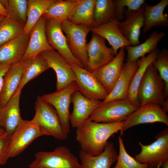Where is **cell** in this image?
Segmentation results:
<instances>
[{"label":"cell","instance_id":"obj_1","mask_svg":"<svg viewBox=\"0 0 168 168\" xmlns=\"http://www.w3.org/2000/svg\"><path fill=\"white\" fill-rule=\"evenodd\" d=\"M123 124L98 123L87 119L76 128V139L81 150L97 156L104 150L109 138L120 130Z\"/></svg>","mask_w":168,"mask_h":168},{"label":"cell","instance_id":"obj_2","mask_svg":"<svg viewBox=\"0 0 168 168\" xmlns=\"http://www.w3.org/2000/svg\"><path fill=\"white\" fill-rule=\"evenodd\" d=\"M165 83L152 63L147 68L138 88L137 97L140 105L152 103L159 105L167 112L168 99L165 94Z\"/></svg>","mask_w":168,"mask_h":168},{"label":"cell","instance_id":"obj_3","mask_svg":"<svg viewBox=\"0 0 168 168\" xmlns=\"http://www.w3.org/2000/svg\"><path fill=\"white\" fill-rule=\"evenodd\" d=\"M35 105V114L31 120L39 127L43 135L60 140L66 139L68 135L63 131L54 107L41 96L38 97Z\"/></svg>","mask_w":168,"mask_h":168},{"label":"cell","instance_id":"obj_4","mask_svg":"<svg viewBox=\"0 0 168 168\" xmlns=\"http://www.w3.org/2000/svg\"><path fill=\"white\" fill-rule=\"evenodd\" d=\"M139 106L133 104L127 98L111 100L101 104L88 119L98 123L122 122Z\"/></svg>","mask_w":168,"mask_h":168},{"label":"cell","instance_id":"obj_5","mask_svg":"<svg viewBox=\"0 0 168 168\" xmlns=\"http://www.w3.org/2000/svg\"><path fill=\"white\" fill-rule=\"evenodd\" d=\"M29 168H82L78 158L67 147H57L51 152H39Z\"/></svg>","mask_w":168,"mask_h":168},{"label":"cell","instance_id":"obj_6","mask_svg":"<svg viewBox=\"0 0 168 168\" xmlns=\"http://www.w3.org/2000/svg\"><path fill=\"white\" fill-rule=\"evenodd\" d=\"M63 32L65 35L68 48L73 56L86 69L88 57L86 50V37L91 27L76 25L68 21L61 23Z\"/></svg>","mask_w":168,"mask_h":168},{"label":"cell","instance_id":"obj_7","mask_svg":"<svg viewBox=\"0 0 168 168\" xmlns=\"http://www.w3.org/2000/svg\"><path fill=\"white\" fill-rule=\"evenodd\" d=\"M155 138L154 141L147 145L139 142L141 151L134 158L139 162L147 165L148 168H157L168 161V128L158 134Z\"/></svg>","mask_w":168,"mask_h":168},{"label":"cell","instance_id":"obj_8","mask_svg":"<svg viewBox=\"0 0 168 168\" xmlns=\"http://www.w3.org/2000/svg\"><path fill=\"white\" fill-rule=\"evenodd\" d=\"M77 91L78 88L74 82L61 90L41 96L44 100L54 107L63 131L68 135L70 132L69 107L71 96Z\"/></svg>","mask_w":168,"mask_h":168},{"label":"cell","instance_id":"obj_9","mask_svg":"<svg viewBox=\"0 0 168 168\" xmlns=\"http://www.w3.org/2000/svg\"><path fill=\"white\" fill-rule=\"evenodd\" d=\"M161 122L168 126L167 112L159 104L150 103L140 105L138 108L123 121L120 134L128 128L142 124Z\"/></svg>","mask_w":168,"mask_h":168},{"label":"cell","instance_id":"obj_10","mask_svg":"<svg viewBox=\"0 0 168 168\" xmlns=\"http://www.w3.org/2000/svg\"><path fill=\"white\" fill-rule=\"evenodd\" d=\"M43 135L39 127L32 120H24L9 136L8 159L20 154L34 140Z\"/></svg>","mask_w":168,"mask_h":168},{"label":"cell","instance_id":"obj_11","mask_svg":"<svg viewBox=\"0 0 168 168\" xmlns=\"http://www.w3.org/2000/svg\"><path fill=\"white\" fill-rule=\"evenodd\" d=\"M76 77L78 91L91 100L102 101L108 93L92 72L74 63H70Z\"/></svg>","mask_w":168,"mask_h":168},{"label":"cell","instance_id":"obj_12","mask_svg":"<svg viewBox=\"0 0 168 168\" xmlns=\"http://www.w3.org/2000/svg\"><path fill=\"white\" fill-rule=\"evenodd\" d=\"M91 36L86 44L88 57L86 70L92 72L110 62L115 55L112 48L107 46L105 39L94 33Z\"/></svg>","mask_w":168,"mask_h":168},{"label":"cell","instance_id":"obj_13","mask_svg":"<svg viewBox=\"0 0 168 168\" xmlns=\"http://www.w3.org/2000/svg\"><path fill=\"white\" fill-rule=\"evenodd\" d=\"M40 55L55 71L57 77L56 91L63 89L71 83L75 82V74L70 64L54 49L46 51Z\"/></svg>","mask_w":168,"mask_h":168},{"label":"cell","instance_id":"obj_14","mask_svg":"<svg viewBox=\"0 0 168 168\" xmlns=\"http://www.w3.org/2000/svg\"><path fill=\"white\" fill-rule=\"evenodd\" d=\"M61 23L54 19L46 20L45 33L49 44L68 63H74L84 68L70 52L61 28Z\"/></svg>","mask_w":168,"mask_h":168},{"label":"cell","instance_id":"obj_15","mask_svg":"<svg viewBox=\"0 0 168 168\" xmlns=\"http://www.w3.org/2000/svg\"><path fill=\"white\" fill-rule=\"evenodd\" d=\"M125 57V49L124 47L121 48L110 62L92 72L108 94L119 77Z\"/></svg>","mask_w":168,"mask_h":168},{"label":"cell","instance_id":"obj_16","mask_svg":"<svg viewBox=\"0 0 168 168\" xmlns=\"http://www.w3.org/2000/svg\"><path fill=\"white\" fill-rule=\"evenodd\" d=\"M21 90H16L7 104L0 108V127L10 136L23 121L19 107Z\"/></svg>","mask_w":168,"mask_h":168},{"label":"cell","instance_id":"obj_17","mask_svg":"<svg viewBox=\"0 0 168 168\" xmlns=\"http://www.w3.org/2000/svg\"><path fill=\"white\" fill-rule=\"evenodd\" d=\"M71 102L73 104V109L70 114V124L73 128H76L88 119L101 105L102 101L88 99L77 91L72 94Z\"/></svg>","mask_w":168,"mask_h":168},{"label":"cell","instance_id":"obj_18","mask_svg":"<svg viewBox=\"0 0 168 168\" xmlns=\"http://www.w3.org/2000/svg\"><path fill=\"white\" fill-rule=\"evenodd\" d=\"M120 23L118 20L114 19L107 23L91 28V31L92 33L107 40L115 55L120 48L131 45L122 33L119 26Z\"/></svg>","mask_w":168,"mask_h":168},{"label":"cell","instance_id":"obj_19","mask_svg":"<svg viewBox=\"0 0 168 168\" xmlns=\"http://www.w3.org/2000/svg\"><path fill=\"white\" fill-rule=\"evenodd\" d=\"M46 20L42 16L31 30L24 55L21 61L54 49L49 44L45 33Z\"/></svg>","mask_w":168,"mask_h":168},{"label":"cell","instance_id":"obj_20","mask_svg":"<svg viewBox=\"0 0 168 168\" xmlns=\"http://www.w3.org/2000/svg\"><path fill=\"white\" fill-rule=\"evenodd\" d=\"M29 35L24 33L0 46V63L11 65L21 61L25 53Z\"/></svg>","mask_w":168,"mask_h":168},{"label":"cell","instance_id":"obj_21","mask_svg":"<svg viewBox=\"0 0 168 168\" xmlns=\"http://www.w3.org/2000/svg\"><path fill=\"white\" fill-rule=\"evenodd\" d=\"M79 155L82 168H111L118 156L114 144L111 142H108L103 151L97 156H92L81 150Z\"/></svg>","mask_w":168,"mask_h":168},{"label":"cell","instance_id":"obj_22","mask_svg":"<svg viewBox=\"0 0 168 168\" xmlns=\"http://www.w3.org/2000/svg\"><path fill=\"white\" fill-rule=\"evenodd\" d=\"M138 67L137 61L124 63L114 86L101 104L111 100L127 98L132 78Z\"/></svg>","mask_w":168,"mask_h":168},{"label":"cell","instance_id":"obj_23","mask_svg":"<svg viewBox=\"0 0 168 168\" xmlns=\"http://www.w3.org/2000/svg\"><path fill=\"white\" fill-rule=\"evenodd\" d=\"M144 4L136 11L125 12L126 19L122 22H120L119 26L121 31L131 46H136L140 44L139 37L141 29L144 25Z\"/></svg>","mask_w":168,"mask_h":168},{"label":"cell","instance_id":"obj_24","mask_svg":"<svg viewBox=\"0 0 168 168\" xmlns=\"http://www.w3.org/2000/svg\"><path fill=\"white\" fill-rule=\"evenodd\" d=\"M23 67L22 61L12 64L4 75L0 93V108L7 104L16 91L22 76Z\"/></svg>","mask_w":168,"mask_h":168},{"label":"cell","instance_id":"obj_25","mask_svg":"<svg viewBox=\"0 0 168 168\" xmlns=\"http://www.w3.org/2000/svg\"><path fill=\"white\" fill-rule=\"evenodd\" d=\"M83 0H55L47 8L43 16L61 22L69 21Z\"/></svg>","mask_w":168,"mask_h":168},{"label":"cell","instance_id":"obj_26","mask_svg":"<svg viewBox=\"0 0 168 168\" xmlns=\"http://www.w3.org/2000/svg\"><path fill=\"white\" fill-rule=\"evenodd\" d=\"M168 5V0H161L156 4L150 6L144 4V21L143 32L146 33L155 26H167L168 25V15L164 11Z\"/></svg>","mask_w":168,"mask_h":168},{"label":"cell","instance_id":"obj_27","mask_svg":"<svg viewBox=\"0 0 168 168\" xmlns=\"http://www.w3.org/2000/svg\"><path fill=\"white\" fill-rule=\"evenodd\" d=\"M163 32L154 31L142 43L136 46H128L124 47L127 52L126 62H136L139 58L147 53H150L157 48L158 42L164 36Z\"/></svg>","mask_w":168,"mask_h":168},{"label":"cell","instance_id":"obj_28","mask_svg":"<svg viewBox=\"0 0 168 168\" xmlns=\"http://www.w3.org/2000/svg\"><path fill=\"white\" fill-rule=\"evenodd\" d=\"M158 50L157 49L137 61L138 67L132 78L127 97L135 105H140L137 97L138 88L147 68L156 59Z\"/></svg>","mask_w":168,"mask_h":168},{"label":"cell","instance_id":"obj_29","mask_svg":"<svg viewBox=\"0 0 168 168\" xmlns=\"http://www.w3.org/2000/svg\"><path fill=\"white\" fill-rule=\"evenodd\" d=\"M24 67L22 76L16 90H22L28 82L49 68L46 62L40 54L22 61Z\"/></svg>","mask_w":168,"mask_h":168},{"label":"cell","instance_id":"obj_30","mask_svg":"<svg viewBox=\"0 0 168 168\" xmlns=\"http://www.w3.org/2000/svg\"><path fill=\"white\" fill-rule=\"evenodd\" d=\"M94 15V26L105 23L114 19L119 21L124 19L112 0H96Z\"/></svg>","mask_w":168,"mask_h":168},{"label":"cell","instance_id":"obj_31","mask_svg":"<svg viewBox=\"0 0 168 168\" xmlns=\"http://www.w3.org/2000/svg\"><path fill=\"white\" fill-rule=\"evenodd\" d=\"M55 0H28L27 20L24 33L29 35L33 28L47 8Z\"/></svg>","mask_w":168,"mask_h":168},{"label":"cell","instance_id":"obj_32","mask_svg":"<svg viewBox=\"0 0 168 168\" xmlns=\"http://www.w3.org/2000/svg\"><path fill=\"white\" fill-rule=\"evenodd\" d=\"M96 2V0H83L69 21L76 25L94 27V13Z\"/></svg>","mask_w":168,"mask_h":168},{"label":"cell","instance_id":"obj_33","mask_svg":"<svg viewBox=\"0 0 168 168\" xmlns=\"http://www.w3.org/2000/svg\"><path fill=\"white\" fill-rule=\"evenodd\" d=\"M12 20L24 26L27 20V0H0Z\"/></svg>","mask_w":168,"mask_h":168},{"label":"cell","instance_id":"obj_34","mask_svg":"<svg viewBox=\"0 0 168 168\" xmlns=\"http://www.w3.org/2000/svg\"><path fill=\"white\" fill-rule=\"evenodd\" d=\"M24 26L5 17L0 22V46L24 33Z\"/></svg>","mask_w":168,"mask_h":168},{"label":"cell","instance_id":"obj_35","mask_svg":"<svg viewBox=\"0 0 168 168\" xmlns=\"http://www.w3.org/2000/svg\"><path fill=\"white\" fill-rule=\"evenodd\" d=\"M118 141L119 153L116 164L113 168H148L147 165L139 162L128 153L120 136L119 137Z\"/></svg>","mask_w":168,"mask_h":168},{"label":"cell","instance_id":"obj_36","mask_svg":"<svg viewBox=\"0 0 168 168\" xmlns=\"http://www.w3.org/2000/svg\"><path fill=\"white\" fill-rule=\"evenodd\" d=\"M152 64L165 83V94L168 97V50L165 48L161 51L158 50L157 57Z\"/></svg>","mask_w":168,"mask_h":168},{"label":"cell","instance_id":"obj_37","mask_svg":"<svg viewBox=\"0 0 168 168\" xmlns=\"http://www.w3.org/2000/svg\"><path fill=\"white\" fill-rule=\"evenodd\" d=\"M118 8L122 12H131L138 10L144 3V0H114Z\"/></svg>","mask_w":168,"mask_h":168},{"label":"cell","instance_id":"obj_38","mask_svg":"<svg viewBox=\"0 0 168 168\" xmlns=\"http://www.w3.org/2000/svg\"><path fill=\"white\" fill-rule=\"evenodd\" d=\"M9 137L0 136V166L5 165L8 159L7 157Z\"/></svg>","mask_w":168,"mask_h":168},{"label":"cell","instance_id":"obj_39","mask_svg":"<svg viewBox=\"0 0 168 168\" xmlns=\"http://www.w3.org/2000/svg\"><path fill=\"white\" fill-rule=\"evenodd\" d=\"M11 65L8 64L0 63V93L2 87L4 76Z\"/></svg>","mask_w":168,"mask_h":168},{"label":"cell","instance_id":"obj_40","mask_svg":"<svg viewBox=\"0 0 168 168\" xmlns=\"http://www.w3.org/2000/svg\"><path fill=\"white\" fill-rule=\"evenodd\" d=\"M0 15L3 16L5 17H9L8 13L1 2L0 0Z\"/></svg>","mask_w":168,"mask_h":168},{"label":"cell","instance_id":"obj_41","mask_svg":"<svg viewBox=\"0 0 168 168\" xmlns=\"http://www.w3.org/2000/svg\"><path fill=\"white\" fill-rule=\"evenodd\" d=\"M0 136H7L5 131L0 127Z\"/></svg>","mask_w":168,"mask_h":168},{"label":"cell","instance_id":"obj_42","mask_svg":"<svg viewBox=\"0 0 168 168\" xmlns=\"http://www.w3.org/2000/svg\"><path fill=\"white\" fill-rule=\"evenodd\" d=\"M161 167L163 168H168V161L165 162L162 164Z\"/></svg>","mask_w":168,"mask_h":168},{"label":"cell","instance_id":"obj_43","mask_svg":"<svg viewBox=\"0 0 168 168\" xmlns=\"http://www.w3.org/2000/svg\"><path fill=\"white\" fill-rule=\"evenodd\" d=\"M5 17L0 15V22L3 20Z\"/></svg>","mask_w":168,"mask_h":168},{"label":"cell","instance_id":"obj_44","mask_svg":"<svg viewBox=\"0 0 168 168\" xmlns=\"http://www.w3.org/2000/svg\"><path fill=\"white\" fill-rule=\"evenodd\" d=\"M157 168H160V167H157Z\"/></svg>","mask_w":168,"mask_h":168}]
</instances>
